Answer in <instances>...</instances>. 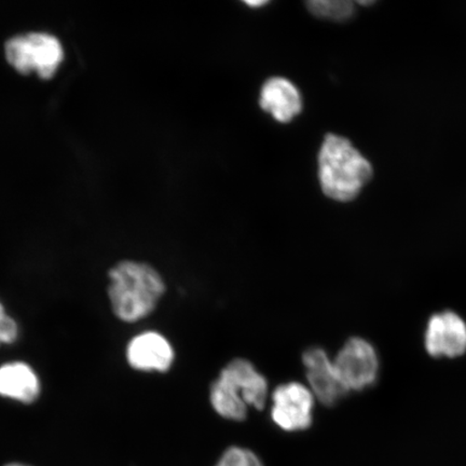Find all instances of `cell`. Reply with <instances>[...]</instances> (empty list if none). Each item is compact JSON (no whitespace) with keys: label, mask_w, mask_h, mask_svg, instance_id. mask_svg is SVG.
Returning <instances> with one entry per match:
<instances>
[{"label":"cell","mask_w":466,"mask_h":466,"mask_svg":"<svg viewBox=\"0 0 466 466\" xmlns=\"http://www.w3.org/2000/svg\"><path fill=\"white\" fill-rule=\"evenodd\" d=\"M109 281L113 311L125 322H137L149 316L166 290L159 273L143 262H119L110 270Z\"/></svg>","instance_id":"obj_1"},{"label":"cell","mask_w":466,"mask_h":466,"mask_svg":"<svg viewBox=\"0 0 466 466\" xmlns=\"http://www.w3.org/2000/svg\"><path fill=\"white\" fill-rule=\"evenodd\" d=\"M372 177V167L347 138L329 134L319 155L320 187L330 199L349 202Z\"/></svg>","instance_id":"obj_2"},{"label":"cell","mask_w":466,"mask_h":466,"mask_svg":"<svg viewBox=\"0 0 466 466\" xmlns=\"http://www.w3.org/2000/svg\"><path fill=\"white\" fill-rule=\"evenodd\" d=\"M5 55L17 72H36L40 78L49 79L61 66L64 51L60 40L52 35L31 33L9 39Z\"/></svg>","instance_id":"obj_3"},{"label":"cell","mask_w":466,"mask_h":466,"mask_svg":"<svg viewBox=\"0 0 466 466\" xmlns=\"http://www.w3.org/2000/svg\"><path fill=\"white\" fill-rule=\"evenodd\" d=\"M338 378L350 392H362L377 382L380 359L371 342L362 337H352L333 359Z\"/></svg>","instance_id":"obj_4"},{"label":"cell","mask_w":466,"mask_h":466,"mask_svg":"<svg viewBox=\"0 0 466 466\" xmlns=\"http://www.w3.org/2000/svg\"><path fill=\"white\" fill-rule=\"evenodd\" d=\"M271 419L285 432H302L311 427L316 396L297 381L279 384L273 391Z\"/></svg>","instance_id":"obj_5"},{"label":"cell","mask_w":466,"mask_h":466,"mask_svg":"<svg viewBox=\"0 0 466 466\" xmlns=\"http://www.w3.org/2000/svg\"><path fill=\"white\" fill-rule=\"evenodd\" d=\"M424 348L434 359H456L466 353V322L451 310L433 314L424 331Z\"/></svg>","instance_id":"obj_6"},{"label":"cell","mask_w":466,"mask_h":466,"mask_svg":"<svg viewBox=\"0 0 466 466\" xmlns=\"http://www.w3.org/2000/svg\"><path fill=\"white\" fill-rule=\"evenodd\" d=\"M308 387L316 399L325 406H335L346 398L348 392L343 388L335 370L333 359L324 349L313 347L302 355Z\"/></svg>","instance_id":"obj_7"},{"label":"cell","mask_w":466,"mask_h":466,"mask_svg":"<svg viewBox=\"0 0 466 466\" xmlns=\"http://www.w3.org/2000/svg\"><path fill=\"white\" fill-rule=\"evenodd\" d=\"M127 357L133 369L165 372L174 362V350L166 337L148 331L134 338L127 347Z\"/></svg>","instance_id":"obj_8"},{"label":"cell","mask_w":466,"mask_h":466,"mask_svg":"<svg viewBox=\"0 0 466 466\" xmlns=\"http://www.w3.org/2000/svg\"><path fill=\"white\" fill-rule=\"evenodd\" d=\"M219 375L228 379L248 407L258 410H264L269 386L266 377L252 362L244 359L233 360L225 366Z\"/></svg>","instance_id":"obj_9"},{"label":"cell","mask_w":466,"mask_h":466,"mask_svg":"<svg viewBox=\"0 0 466 466\" xmlns=\"http://www.w3.org/2000/svg\"><path fill=\"white\" fill-rule=\"evenodd\" d=\"M260 106L276 120L287 124L301 112L300 93L289 80L271 78L262 86Z\"/></svg>","instance_id":"obj_10"},{"label":"cell","mask_w":466,"mask_h":466,"mask_svg":"<svg viewBox=\"0 0 466 466\" xmlns=\"http://www.w3.org/2000/svg\"><path fill=\"white\" fill-rule=\"evenodd\" d=\"M40 392L38 377L25 363H9L0 367V395L29 404Z\"/></svg>","instance_id":"obj_11"},{"label":"cell","mask_w":466,"mask_h":466,"mask_svg":"<svg viewBox=\"0 0 466 466\" xmlns=\"http://www.w3.org/2000/svg\"><path fill=\"white\" fill-rule=\"evenodd\" d=\"M209 401L215 412L230 421L246 420L248 406L237 389L220 375L215 380L209 391Z\"/></svg>","instance_id":"obj_12"},{"label":"cell","mask_w":466,"mask_h":466,"mask_svg":"<svg viewBox=\"0 0 466 466\" xmlns=\"http://www.w3.org/2000/svg\"><path fill=\"white\" fill-rule=\"evenodd\" d=\"M308 8L320 19L343 22L354 15L355 8L348 0H314L308 3Z\"/></svg>","instance_id":"obj_13"},{"label":"cell","mask_w":466,"mask_h":466,"mask_svg":"<svg viewBox=\"0 0 466 466\" xmlns=\"http://www.w3.org/2000/svg\"><path fill=\"white\" fill-rule=\"evenodd\" d=\"M217 466H264L258 454L241 447H230L219 459Z\"/></svg>","instance_id":"obj_14"},{"label":"cell","mask_w":466,"mask_h":466,"mask_svg":"<svg viewBox=\"0 0 466 466\" xmlns=\"http://www.w3.org/2000/svg\"><path fill=\"white\" fill-rule=\"evenodd\" d=\"M17 334H19V329H17L15 320L7 316L2 302H0V345L15 342Z\"/></svg>","instance_id":"obj_15"},{"label":"cell","mask_w":466,"mask_h":466,"mask_svg":"<svg viewBox=\"0 0 466 466\" xmlns=\"http://www.w3.org/2000/svg\"><path fill=\"white\" fill-rule=\"evenodd\" d=\"M249 7H261V5H267V2H261V0H258V2H246Z\"/></svg>","instance_id":"obj_16"},{"label":"cell","mask_w":466,"mask_h":466,"mask_svg":"<svg viewBox=\"0 0 466 466\" xmlns=\"http://www.w3.org/2000/svg\"><path fill=\"white\" fill-rule=\"evenodd\" d=\"M5 466H29V465L21 464V463H11V464H8V465H5Z\"/></svg>","instance_id":"obj_17"}]
</instances>
